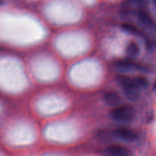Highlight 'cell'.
<instances>
[{"instance_id": "1", "label": "cell", "mask_w": 156, "mask_h": 156, "mask_svg": "<svg viewBox=\"0 0 156 156\" xmlns=\"http://www.w3.org/2000/svg\"><path fill=\"white\" fill-rule=\"evenodd\" d=\"M117 81L123 88L125 95L128 99L135 101L140 96V88H138L134 82V79L126 76H117Z\"/></svg>"}, {"instance_id": "2", "label": "cell", "mask_w": 156, "mask_h": 156, "mask_svg": "<svg viewBox=\"0 0 156 156\" xmlns=\"http://www.w3.org/2000/svg\"><path fill=\"white\" fill-rule=\"evenodd\" d=\"M111 117L116 121L127 123L132 121L134 118V111L128 107H119L111 111Z\"/></svg>"}, {"instance_id": "3", "label": "cell", "mask_w": 156, "mask_h": 156, "mask_svg": "<svg viewBox=\"0 0 156 156\" xmlns=\"http://www.w3.org/2000/svg\"><path fill=\"white\" fill-rule=\"evenodd\" d=\"M115 135L121 140L127 142H135L138 140V134L133 129L125 127L118 128L114 132Z\"/></svg>"}, {"instance_id": "4", "label": "cell", "mask_w": 156, "mask_h": 156, "mask_svg": "<svg viewBox=\"0 0 156 156\" xmlns=\"http://www.w3.org/2000/svg\"><path fill=\"white\" fill-rule=\"evenodd\" d=\"M117 68L120 69L122 70H136V69H141V70H147L146 67H143L140 64L136 63V62H133V61L130 60V59H121V60H118L115 62L114 64Z\"/></svg>"}, {"instance_id": "5", "label": "cell", "mask_w": 156, "mask_h": 156, "mask_svg": "<svg viewBox=\"0 0 156 156\" xmlns=\"http://www.w3.org/2000/svg\"><path fill=\"white\" fill-rule=\"evenodd\" d=\"M137 18L143 26L147 27H153L155 26L153 18L150 14L144 9H140L137 12Z\"/></svg>"}, {"instance_id": "6", "label": "cell", "mask_w": 156, "mask_h": 156, "mask_svg": "<svg viewBox=\"0 0 156 156\" xmlns=\"http://www.w3.org/2000/svg\"><path fill=\"white\" fill-rule=\"evenodd\" d=\"M107 152L110 155L114 156H129L131 152L126 147L121 146H111L107 148Z\"/></svg>"}, {"instance_id": "7", "label": "cell", "mask_w": 156, "mask_h": 156, "mask_svg": "<svg viewBox=\"0 0 156 156\" xmlns=\"http://www.w3.org/2000/svg\"><path fill=\"white\" fill-rule=\"evenodd\" d=\"M104 98H105V102L111 106H117L120 103V101H121L120 95L114 91H110V92L106 93Z\"/></svg>"}, {"instance_id": "8", "label": "cell", "mask_w": 156, "mask_h": 156, "mask_svg": "<svg viewBox=\"0 0 156 156\" xmlns=\"http://www.w3.org/2000/svg\"><path fill=\"white\" fill-rule=\"evenodd\" d=\"M140 49L136 42H130L126 47V53L130 57H136L140 54Z\"/></svg>"}, {"instance_id": "9", "label": "cell", "mask_w": 156, "mask_h": 156, "mask_svg": "<svg viewBox=\"0 0 156 156\" xmlns=\"http://www.w3.org/2000/svg\"><path fill=\"white\" fill-rule=\"evenodd\" d=\"M122 29L123 30H125L127 33L133 35H136V36H143V33L140 30H139L136 26L133 25L131 24H123L122 25Z\"/></svg>"}, {"instance_id": "10", "label": "cell", "mask_w": 156, "mask_h": 156, "mask_svg": "<svg viewBox=\"0 0 156 156\" xmlns=\"http://www.w3.org/2000/svg\"><path fill=\"white\" fill-rule=\"evenodd\" d=\"M134 82H135L136 85L140 88V89L142 88H147L149 85V81L146 78L144 77H136L134 78Z\"/></svg>"}, {"instance_id": "11", "label": "cell", "mask_w": 156, "mask_h": 156, "mask_svg": "<svg viewBox=\"0 0 156 156\" xmlns=\"http://www.w3.org/2000/svg\"><path fill=\"white\" fill-rule=\"evenodd\" d=\"M129 2L138 7H144L148 3V0H129Z\"/></svg>"}, {"instance_id": "12", "label": "cell", "mask_w": 156, "mask_h": 156, "mask_svg": "<svg viewBox=\"0 0 156 156\" xmlns=\"http://www.w3.org/2000/svg\"><path fill=\"white\" fill-rule=\"evenodd\" d=\"M154 90H155V91H156V81H155V84H154Z\"/></svg>"}, {"instance_id": "13", "label": "cell", "mask_w": 156, "mask_h": 156, "mask_svg": "<svg viewBox=\"0 0 156 156\" xmlns=\"http://www.w3.org/2000/svg\"><path fill=\"white\" fill-rule=\"evenodd\" d=\"M154 3H155V6H156V0H154Z\"/></svg>"}, {"instance_id": "14", "label": "cell", "mask_w": 156, "mask_h": 156, "mask_svg": "<svg viewBox=\"0 0 156 156\" xmlns=\"http://www.w3.org/2000/svg\"><path fill=\"white\" fill-rule=\"evenodd\" d=\"M0 3H2V0H0Z\"/></svg>"}]
</instances>
